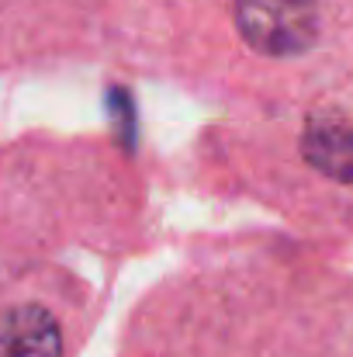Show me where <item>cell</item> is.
<instances>
[{"label": "cell", "instance_id": "cell-1", "mask_svg": "<svg viewBox=\"0 0 353 357\" xmlns=\"http://www.w3.org/2000/svg\"><path fill=\"white\" fill-rule=\"evenodd\" d=\"M239 38L267 59L308 52L326 24L329 0H229Z\"/></svg>", "mask_w": 353, "mask_h": 357}, {"label": "cell", "instance_id": "cell-2", "mask_svg": "<svg viewBox=\"0 0 353 357\" xmlns=\"http://www.w3.org/2000/svg\"><path fill=\"white\" fill-rule=\"evenodd\" d=\"M0 357H63L59 319L35 302L0 312Z\"/></svg>", "mask_w": 353, "mask_h": 357}, {"label": "cell", "instance_id": "cell-3", "mask_svg": "<svg viewBox=\"0 0 353 357\" xmlns=\"http://www.w3.org/2000/svg\"><path fill=\"white\" fill-rule=\"evenodd\" d=\"M301 156L326 177L353 184V121L326 115L312 119L301 132Z\"/></svg>", "mask_w": 353, "mask_h": 357}]
</instances>
